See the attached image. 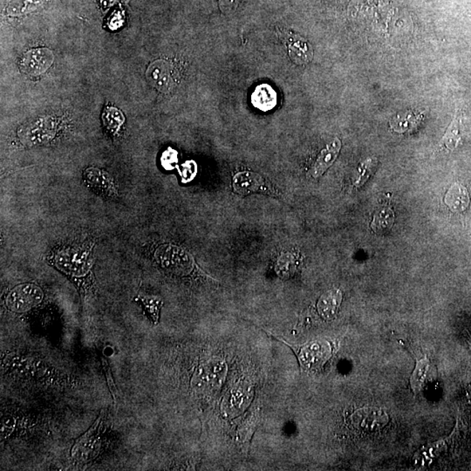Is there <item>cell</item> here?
Wrapping results in <instances>:
<instances>
[{
	"label": "cell",
	"instance_id": "6da1fadb",
	"mask_svg": "<svg viewBox=\"0 0 471 471\" xmlns=\"http://www.w3.org/2000/svg\"><path fill=\"white\" fill-rule=\"evenodd\" d=\"M96 243H65L51 250L47 262L72 280L84 297L93 285V248Z\"/></svg>",
	"mask_w": 471,
	"mask_h": 471
},
{
	"label": "cell",
	"instance_id": "7a4b0ae2",
	"mask_svg": "<svg viewBox=\"0 0 471 471\" xmlns=\"http://www.w3.org/2000/svg\"><path fill=\"white\" fill-rule=\"evenodd\" d=\"M105 417L106 412L104 410L101 411L96 422L74 443L72 450H71V457L77 465H88L99 454Z\"/></svg>",
	"mask_w": 471,
	"mask_h": 471
},
{
	"label": "cell",
	"instance_id": "3957f363",
	"mask_svg": "<svg viewBox=\"0 0 471 471\" xmlns=\"http://www.w3.org/2000/svg\"><path fill=\"white\" fill-rule=\"evenodd\" d=\"M270 336L288 345L295 353L300 367L306 371L319 370L331 356V345L325 340H314L303 345H295L289 344L277 336Z\"/></svg>",
	"mask_w": 471,
	"mask_h": 471
},
{
	"label": "cell",
	"instance_id": "277c9868",
	"mask_svg": "<svg viewBox=\"0 0 471 471\" xmlns=\"http://www.w3.org/2000/svg\"><path fill=\"white\" fill-rule=\"evenodd\" d=\"M44 293L34 283H23L14 286L6 295L5 304L11 312L23 313L41 304Z\"/></svg>",
	"mask_w": 471,
	"mask_h": 471
},
{
	"label": "cell",
	"instance_id": "5b68a950",
	"mask_svg": "<svg viewBox=\"0 0 471 471\" xmlns=\"http://www.w3.org/2000/svg\"><path fill=\"white\" fill-rule=\"evenodd\" d=\"M190 257L183 249L168 245L159 247L156 253V258L160 265L178 276H187L193 270V259Z\"/></svg>",
	"mask_w": 471,
	"mask_h": 471
},
{
	"label": "cell",
	"instance_id": "8992f818",
	"mask_svg": "<svg viewBox=\"0 0 471 471\" xmlns=\"http://www.w3.org/2000/svg\"><path fill=\"white\" fill-rule=\"evenodd\" d=\"M58 125L53 118L44 117L24 126L18 133L26 146L34 147L49 143L56 136Z\"/></svg>",
	"mask_w": 471,
	"mask_h": 471
},
{
	"label": "cell",
	"instance_id": "52a82bcc",
	"mask_svg": "<svg viewBox=\"0 0 471 471\" xmlns=\"http://www.w3.org/2000/svg\"><path fill=\"white\" fill-rule=\"evenodd\" d=\"M82 176L86 186L97 195L115 198L119 194L116 180L107 171L96 167H89L86 168Z\"/></svg>",
	"mask_w": 471,
	"mask_h": 471
},
{
	"label": "cell",
	"instance_id": "ba28073f",
	"mask_svg": "<svg viewBox=\"0 0 471 471\" xmlns=\"http://www.w3.org/2000/svg\"><path fill=\"white\" fill-rule=\"evenodd\" d=\"M278 34L285 43L290 61L298 66H305L312 61L313 46L305 39L293 31L285 30H278Z\"/></svg>",
	"mask_w": 471,
	"mask_h": 471
},
{
	"label": "cell",
	"instance_id": "9c48e42d",
	"mask_svg": "<svg viewBox=\"0 0 471 471\" xmlns=\"http://www.w3.org/2000/svg\"><path fill=\"white\" fill-rule=\"evenodd\" d=\"M54 61V54L52 51L46 47H39L31 49L23 55L21 69L26 76H39L45 74Z\"/></svg>",
	"mask_w": 471,
	"mask_h": 471
},
{
	"label": "cell",
	"instance_id": "30bf717a",
	"mask_svg": "<svg viewBox=\"0 0 471 471\" xmlns=\"http://www.w3.org/2000/svg\"><path fill=\"white\" fill-rule=\"evenodd\" d=\"M146 78L153 88L164 93L171 92L176 83L172 65L164 60L152 62L146 71Z\"/></svg>",
	"mask_w": 471,
	"mask_h": 471
},
{
	"label": "cell",
	"instance_id": "8fae6325",
	"mask_svg": "<svg viewBox=\"0 0 471 471\" xmlns=\"http://www.w3.org/2000/svg\"><path fill=\"white\" fill-rule=\"evenodd\" d=\"M234 191L241 196L250 195L255 192H266L264 179L258 173L243 171L238 173L233 178Z\"/></svg>",
	"mask_w": 471,
	"mask_h": 471
},
{
	"label": "cell",
	"instance_id": "7c38bea8",
	"mask_svg": "<svg viewBox=\"0 0 471 471\" xmlns=\"http://www.w3.org/2000/svg\"><path fill=\"white\" fill-rule=\"evenodd\" d=\"M341 148V141L335 138L327 145L323 151L318 156L315 162L313 163L310 174L314 178H320L328 170L332 164L335 163Z\"/></svg>",
	"mask_w": 471,
	"mask_h": 471
},
{
	"label": "cell",
	"instance_id": "4fadbf2b",
	"mask_svg": "<svg viewBox=\"0 0 471 471\" xmlns=\"http://www.w3.org/2000/svg\"><path fill=\"white\" fill-rule=\"evenodd\" d=\"M435 379V370L433 364L429 359L424 358L417 361L416 367L411 375L410 384L412 390L419 394L433 383Z\"/></svg>",
	"mask_w": 471,
	"mask_h": 471
},
{
	"label": "cell",
	"instance_id": "5bb4252c",
	"mask_svg": "<svg viewBox=\"0 0 471 471\" xmlns=\"http://www.w3.org/2000/svg\"><path fill=\"white\" fill-rule=\"evenodd\" d=\"M277 93L268 84L258 85L251 93V103L261 111L272 110L277 105Z\"/></svg>",
	"mask_w": 471,
	"mask_h": 471
},
{
	"label": "cell",
	"instance_id": "9a60e30c",
	"mask_svg": "<svg viewBox=\"0 0 471 471\" xmlns=\"http://www.w3.org/2000/svg\"><path fill=\"white\" fill-rule=\"evenodd\" d=\"M341 300H343V293L340 290H330L324 293L318 302V311L325 320H332L340 308Z\"/></svg>",
	"mask_w": 471,
	"mask_h": 471
},
{
	"label": "cell",
	"instance_id": "2e32d148",
	"mask_svg": "<svg viewBox=\"0 0 471 471\" xmlns=\"http://www.w3.org/2000/svg\"><path fill=\"white\" fill-rule=\"evenodd\" d=\"M445 203L455 212H462L469 206L470 196L467 188L462 184L455 183L445 196Z\"/></svg>",
	"mask_w": 471,
	"mask_h": 471
},
{
	"label": "cell",
	"instance_id": "e0dca14e",
	"mask_svg": "<svg viewBox=\"0 0 471 471\" xmlns=\"http://www.w3.org/2000/svg\"><path fill=\"white\" fill-rule=\"evenodd\" d=\"M47 0H11L5 9V14L11 17L29 14L46 5Z\"/></svg>",
	"mask_w": 471,
	"mask_h": 471
},
{
	"label": "cell",
	"instance_id": "ac0fdd59",
	"mask_svg": "<svg viewBox=\"0 0 471 471\" xmlns=\"http://www.w3.org/2000/svg\"><path fill=\"white\" fill-rule=\"evenodd\" d=\"M101 120L110 135L116 136L125 123V116L120 109L108 107L102 113Z\"/></svg>",
	"mask_w": 471,
	"mask_h": 471
},
{
	"label": "cell",
	"instance_id": "d6986e66",
	"mask_svg": "<svg viewBox=\"0 0 471 471\" xmlns=\"http://www.w3.org/2000/svg\"><path fill=\"white\" fill-rule=\"evenodd\" d=\"M135 300L143 305V311L149 320L155 325L158 324L160 311L163 305L162 298L156 296L139 295L136 297Z\"/></svg>",
	"mask_w": 471,
	"mask_h": 471
},
{
	"label": "cell",
	"instance_id": "ffe728a7",
	"mask_svg": "<svg viewBox=\"0 0 471 471\" xmlns=\"http://www.w3.org/2000/svg\"><path fill=\"white\" fill-rule=\"evenodd\" d=\"M394 222V212L388 208H383V209L375 212L370 226L375 233H382L391 229Z\"/></svg>",
	"mask_w": 471,
	"mask_h": 471
},
{
	"label": "cell",
	"instance_id": "44dd1931",
	"mask_svg": "<svg viewBox=\"0 0 471 471\" xmlns=\"http://www.w3.org/2000/svg\"><path fill=\"white\" fill-rule=\"evenodd\" d=\"M258 420V410H256L250 415L249 417L239 427L238 430V441L241 442L243 446H248L253 432L256 429Z\"/></svg>",
	"mask_w": 471,
	"mask_h": 471
},
{
	"label": "cell",
	"instance_id": "7402d4cb",
	"mask_svg": "<svg viewBox=\"0 0 471 471\" xmlns=\"http://www.w3.org/2000/svg\"><path fill=\"white\" fill-rule=\"evenodd\" d=\"M422 116L415 115L413 112H406L403 115H398L396 116L394 121L392 123V128H395V131L405 132L410 131L418 125Z\"/></svg>",
	"mask_w": 471,
	"mask_h": 471
},
{
	"label": "cell",
	"instance_id": "603a6c76",
	"mask_svg": "<svg viewBox=\"0 0 471 471\" xmlns=\"http://www.w3.org/2000/svg\"><path fill=\"white\" fill-rule=\"evenodd\" d=\"M461 141V136L459 133V121L455 118L452 121V123L450 124L449 128H447V132L445 133V136L442 140V143L445 144V146L447 148L452 149L457 148L459 143Z\"/></svg>",
	"mask_w": 471,
	"mask_h": 471
},
{
	"label": "cell",
	"instance_id": "cb8c5ba5",
	"mask_svg": "<svg viewBox=\"0 0 471 471\" xmlns=\"http://www.w3.org/2000/svg\"><path fill=\"white\" fill-rule=\"evenodd\" d=\"M376 163L377 161L375 158H368L360 164V166L358 168V176H357L355 186L359 187L363 186V184L367 182L371 173L374 171L376 167Z\"/></svg>",
	"mask_w": 471,
	"mask_h": 471
},
{
	"label": "cell",
	"instance_id": "d4e9b609",
	"mask_svg": "<svg viewBox=\"0 0 471 471\" xmlns=\"http://www.w3.org/2000/svg\"><path fill=\"white\" fill-rule=\"evenodd\" d=\"M101 360L102 368H103L105 378L106 380H107L110 394H111V395L113 396V402L116 403L117 390L115 382H113L111 368H110L108 360L106 359L105 357L103 356L101 357Z\"/></svg>",
	"mask_w": 471,
	"mask_h": 471
},
{
	"label": "cell",
	"instance_id": "484cf974",
	"mask_svg": "<svg viewBox=\"0 0 471 471\" xmlns=\"http://www.w3.org/2000/svg\"><path fill=\"white\" fill-rule=\"evenodd\" d=\"M239 0H218L219 9L223 14H230L237 9Z\"/></svg>",
	"mask_w": 471,
	"mask_h": 471
},
{
	"label": "cell",
	"instance_id": "4316f807",
	"mask_svg": "<svg viewBox=\"0 0 471 471\" xmlns=\"http://www.w3.org/2000/svg\"><path fill=\"white\" fill-rule=\"evenodd\" d=\"M176 162V152L171 148L163 153L162 163L164 167L172 166Z\"/></svg>",
	"mask_w": 471,
	"mask_h": 471
}]
</instances>
